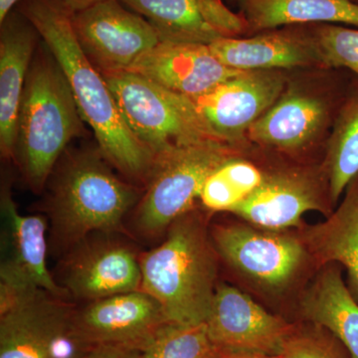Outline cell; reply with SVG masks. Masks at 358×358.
Listing matches in <instances>:
<instances>
[{"label": "cell", "mask_w": 358, "mask_h": 358, "mask_svg": "<svg viewBox=\"0 0 358 358\" xmlns=\"http://www.w3.org/2000/svg\"><path fill=\"white\" fill-rule=\"evenodd\" d=\"M322 69L343 68L358 77V29L334 24H312Z\"/></svg>", "instance_id": "obj_27"}, {"label": "cell", "mask_w": 358, "mask_h": 358, "mask_svg": "<svg viewBox=\"0 0 358 358\" xmlns=\"http://www.w3.org/2000/svg\"><path fill=\"white\" fill-rule=\"evenodd\" d=\"M84 120L62 68L44 42L35 52L18 109L13 160L33 192L46 187Z\"/></svg>", "instance_id": "obj_4"}, {"label": "cell", "mask_w": 358, "mask_h": 358, "mask_svg": "<svg viewBox=\"0 0 358 358\" xmlns=\"http://www.w3.org/2000/svg\"><path fill=\"white\" fill-rule=\"evenodd\" d=\"M282 358H352L338 338L327 329L307 322L296 326L285 341Z\"/></svg>", "instance_id": "obj_28"}, {"label": "cell", "mask_w": 358, "mask_h": 358, "mask_svg": "<svg viewBox=\"0 0 358 358\" xmlns=\"http://www.w3.org/2000/svg\"><path fill=\"white\" fill-rule=\"evenodd\" d=\"M219 259L257 288L286 293L315 264L298 231H274L244 222L210 226Z\"/></svg>", "instance_id": "obj_7"}, {"label": "cell", "mask_w": 358, "mask_h": 358, "mask_svg": "<svg viewBox=\"0 0 358 358\" xmlns=\"http://www.w3.org/2000/svg\"><path fill=\"white\" fill-rule=\"evenodd\" d=\"M96 148L67 150L47 181L49 247L62 257L92 235L126 234L143 190L115 173Z\"/></svg>", "instance_id": "obj_2"}, {"label": "cell", "mask_w": 358, "mask_h": 358, "mask_svg": "<svg viewBox=\"0 0 358 358\" xmlns=\"http://www.w3.org/2000/svg\"><path fill=\"white\" fill-rule=\"evenodd\" d=\"M205 324L220 350L274 355H280L294 327L226 282H218Z\"/></svg>", "instance_id": "obj_14"}, {"label": "cell", "mask_w": 358, "mask_h": 358, "mask_svg": "<svg viewBox=\"0 0 358 358\" xmlns=\"http://www.w3.org/2000/svg\"><path fill=\"white\" fill-rule=\"evenodd\" d=\"M145 17L160 40L211 44L220 36L202 20L199 0H121Z\"/></svg>", "instance_id": "obj_24"}, {"label": "cell", "mask_w": 358, "mask_h": 358, "mask_svg": "<svg viewBox=\"0 0 358 358\" xmlns=\"http://www.w3.org/2000/svg\"><path fill=\"white\" fill-rule=\"evenodd\" d=\"M264 178V169L239 155L224 162L205 180L199 201L209 214L231 213L248 199Z\"/></svg>", "instance_id": "obj_25"}, {"label": "cell", "mask_w": 358, "mask_h": 358, "mask_svg": "<svg viewBox=\"0 0 358 358\" xmlns=\"http://www.w3.org/2000/svg\"><path fill=\"white\" fill-rule=\"evenodd\" d=\"M119 235H92L61 257L56 281L70 299L88 303L141 289V254Z\"/></svg>", "instance_id": "obj_11"}, {"label": "cell", "mask_w": 358, "mask_h": 358, "mask_svg": "<svg viewBox=\"0 0 358 358\" xmlns=\"http://www.w3.org/2000/svg\"><path fill=\"white\" fill-rule=\"evenodd\" d=\"M52 1L55 2L70 15H74L80 11L95 6L99 2L105 1V0H52Z\"/></svg>", "instance_id": "obj_31"}, {"label": "cell", "mask_w": 358, "mask_h": 358, "mask_svg": "<svg viewBox=\"0 0 358 358\" xmlns=\"http://www.w3.org/2000/svg\"><path fill=\"white\" fill-rule=\"evenodd\" d=\"M296 231L317 270L338 264L345 271L346 285L358 301V176L326 220L303 223Z\"/></svg>", "instance_id": "obj_20"}, {"label": "cell", "mask_w": 358, "mask_h": 358, "mask_svg": "<svg viewBox=\"0 0 358 358\" xmlns=\"http://www.w3.org/2000/svg\"><path fill=\"white\" fill-rule=\"evenodd\" d=\"M41 40L17 6L0 22V152L6 159L13 160L18 109Z\"/></svg>", "instance_id": "obj_18"}, {"label": "cell", "mask_w": 358, "mask_h": 358, "mask_svg": "<svg viewBox=\"0 0 358 358\" xmlns=\"http://www.w3.org/2000/svg\"><path fill=\"white\" fill-rule=\"evenodd\" d=\"M245 150L207 141L171 148L155 157L143 194L131 213V231L147 241L164 237L176 219L195 208L207 178Z\"/></svg>", "instance_id": "obj_5"}, {"label": "cell", "mask_w": 358, "mask_h": 358, "mask_svg": "<svg viewBox=\"0 0 358 358\" xmlns=\"http://www.w3.org/2000/svg\"><path fill=\"white\" fill-rule=\"evenodd\" d=\"M289 78L288 71H242L192 100L219 140L246 150L250 127L274 105Z\"/></svg>", "instance_id": "obj_13"}, {"label": "cell", "mask_w": 358, "mask_h": 358, "mask_svg": "<svg viewBox=\"0 0 358 358\" xmlns=\"http://www.w3.org/2000/svg\"><path fill=\"white\" fill-rule=\"evenodd\" d=\"M343 271L338 264L317 268L301 293L300 313L306 322L327 329L352 358H358V301L350 293Z\"/></svg>", "instance_id": "obj_21"}, {"label": "cell", "mask_w": 358, "mask_h": 358, "mask_svg": "<svg viewBox=\"0 0 358 358\" xmlns=\"http://www.w3.org/2000/svg\"><path fill=\"white\" fill-rule=\"evenodd\" d=\"M76 305L39 289L0 315V358H83L94 348L80 334Z\"/></svg>", "instance_id": "obj_8"}, {"label": "cell", "mask_w": 358, "mask_h": 358, "mask_svg": "<svg viewBox=\"0 0 358 358\" xmlns=\"http://www.w3.org/2000/svg\"><path fill=\"white\" fill-rule=\"evenodd\" d=\"M329 181L320 166L285 164L264 169L262 183L230 214L256 227L296 230L307 212L334 211Z\"/></svg>", "instance_id": "obj_10"}, {"label": "cell", "mask_w": 358, "mask_h": 358, "mask_svg": "<svg viewBox=\"0 0 358 358\" xmlns=\"http://www.w3.org/2000/svg\"><path fill=\"white\" fill-rule=\"evenodd\" d=\"M220 350L206 324L166 322L141 352V358H216Z\"/></svg>", "instance_id": "obj_26"}, {"label": "cell", "mask_w": 358, "mask_h": 358, "mask_svg": "<svg viewBox=\"0 0 358 358\" xmlns=\"http://www.w3.org/2000/svg\"><path fill=\"white\" fill-rule=\"evenodd\" d=\"M21 0H0V22L20 4Z\"/></svg>", "instance_id": "obj_33"}, {"label": "cell", "mask_w": 358, "mask_h": 358, "mask_svg": "<svg viewBox=\"0 0 358 358\" xmlns=\"http://www.w3.org/2000/svg\"><path fill=\"white\" fill-rule=\"evenodd\" d=\"M17 7L62 68L82 119L93 129L103 157L129 181L145 186L155 155L129 128L109 85L85 54L72 15L52 0H21Z\"/></svg>", "instance_id": "obj_1"}, {"label": "cell", "mask_w": 358, "mask_h": 358, "mask_svg": "<svg viewBox=\"0 0 358 358\" xmlns=\"http://www.w3.org/2000/svg\"><path fill=\"white\" fill-rule=\"evenodd\" d=\"M334 208L358 176V88L345 96L326 141L322 164Z\"/></svg>", "instance_id": "obj_23"}, {"label": "cell", "mask_w": 358, "mask_h": 358, "mask_svg": "<svg viewBox=\"0 0 358 358\" xmlns=\"http://www.w3.org/2000/svg\"><path fill=\"white\" fill-rule=\"evenodd\" d=\"M75 34L101 73L131 69L162 40L154 26L121 0H105L72 15Z\"/></svg>", "instance_id": "obj_12"}, {"label": "cell", "mask_w": 358, "mask_h": 358, "mask_svg": "<svg viewBox=\"0 0 358 358\" xmlns=\"http://www.w3.org/2000/svg\"><path fill=\"white\" fill-rule=\"evenodd\" d=\"M345 96L289 75L282 95L250 127L247 141L289 157L306 154L327 138Z\"/></svg>", "instance_id": "obj_9"}, {"label": "cell", "mask_w": 358, "mask_h": 358, "mask_svg": "<svg viewBox=\"0 0 358 358\" xmlns=\"http://www.w3.org/2000/svg\"><path fill=\"white\" fill-rule=\"evenodd\" d=\"M209 47L224 65L238 71L322 69L312 24L219 38Z\"/></svg>", "instance_id": "obj_16"}, {"label": "cell", "mask_w": 358, "mask_h": 358, "mask_svg": "<svg viewBox=\"0 0 358 358\" xmlns=\"http://www.w3.org/2000/svg\"><path fill=\"white\" fill-rule=\"evenodd\" d=\"M128 71L178 95L196 98L242 71L221 62L207 44L162 40Z\"/></svg>", "instance_id": "obj_17"}, {"label": "cell", "mask_w": 358, "mask_h": 358, "mask_svg": "<svg viewBox=\"0 0 358 358\" xmlns=\"http://www.w3.org/2000/svg\"><path fill=\"white\" fill-rule=\"evenodd\" d=\"M75 324L90 345H115L141 352L166 324L150 294L136 289L85 303L75 310Z\"/></svg>", "instance_id": "obj_15"}, {"label": "cell", "mask_w": 358, "mask_h": 358, "mask_svg": "<svg viewBox=\"0 0 358 358\" xmlns=\"http://www.w3.org/2000/svg\"><path fill=\"white\" fill-rule=\"evenodd\" d=\"M134 136L155 157L171 148L223 143L202 119L192 99L131 71L101 73ZM227 145V143H226Z\"/></svg>", "instance_id": "obj_6"}, {"label": "cell", "mask_w": 358, "mask_h": 358, "mask_svg": "<svg viewBox=\"0 0 358 358\" xmlns=\"http://www.w3.org/2000/svg\"><path fill=\"white\" fill-rule=\"evenodd\" d=\"M202 20L221 38H238L248 35V24L243 16L234 13L223 0H199Z\"/></svg>", "instance_id": "obj_29"}, {"label": "cell", "mask_w": 358, "mask_h": 358, "mask_svg": "<svg viewBox=\"0 0 358 358\" xmlns=\"http://www.w3.org/2000/svg\"><path fill=\"white\" fill-rule=\"evenodd\" d=\"M247 21L248 35L286 26L343 23L358 26V3L350 0H230Z\"/></svg>", "instance_id": "obj_22"}, {"label": "cell", "mask_w": 358, "mask_h": 358, "mask_svg": "<svg viewBox=\"0 0 358 358\" xmlns=\"http://www.w3.org/2000/svg\"><path fill=\"white\" fill-rule=\"evenodd\" d=\"M216 358H282L280 355L253 352H235V350H220Z\"/></svg>", "instance_id": "obj_32"}, {"label": "cell", "mask_w": 358, "mask_h": 358, "mask_svg": "<svg viewBox=\"0 0 358 358\" xmlns=\"http://www.w3.org/2000/svg\"><path fill=\"white\" fill-rule=\"evenodd\" d=\"M350 1L355 2V3H358V0H350Z\"/></svg>", "instance_id": "obj_34"}, {"label": "cell", "mask_w": 358, "mask_h": 358, "mask_svg": "<svg viewBox=\"0 0 358 358\" xmlns=\"http://www.w3.org/2000/svg\"><path fill=\"white\" fill-rule=\"evenodd\" d=\"M204 212H186L162 243L140 255L141 289L157 301L169 322L205 324L210 312L220 259Z\"/></svg>", "instance_id": "obj_3"}, {"label": "cell", "mask_w": 358, "mask_h": 358, "mask_svg": "<svg viewBox=\"0 0 358 358\" xmlns=\"http://www.w3.org/2000/svg\"><path fill=\"white\" fill-rule=\"evenodd\" d=\"M2 183L1 214L4 222V260L1 268L36 288L69 300V294L47 267L48 219L42 215H22L14 202L10 185Z\"/></svg>", "instance_id": "obj_19"}, {"label": "cell", "mask_w": 358, "mask_h": 358, "mask_svg": "<svg viewBox=\"0 0 358 358\" xmlns=\"http://www.w3.org/2000/svg\"><path fill=\"white\" fill-rule=\"evenodd\" d=\"M83 358H141V352L115 345H96Z\"/></svg>", "instance_id": "obj_30"}]
</instances>
